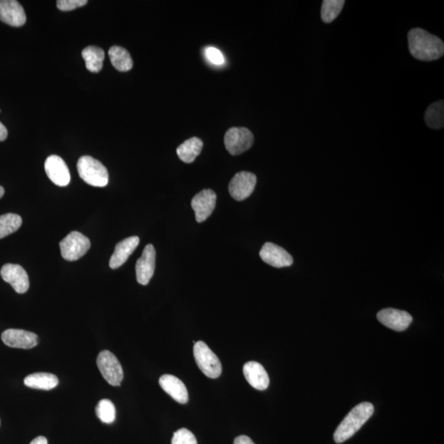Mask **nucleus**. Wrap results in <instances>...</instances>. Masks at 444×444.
<instances>
[{"mask_svg": "<svg viewBox=\"0 0 444 444\" xmlns=\"http://www.w3.org/2000/svg\"><path fill=\"white\" fill-rule=\"evenodd\" d=\"M408 44L410 52L416 60L434 61L444 53L443 41L424 29H411L408 33Z\"/></svg>", "mask_w": 444, "mask_h": 444, "instance_id": "f257e3e1", "label": "nucleus"}, {"mask_svg": "<svg viewBox=\"0 0 444 444\" xmlns=\"http://www.w3.org/2000/svg\"><path fill=\"white\" fill-rule=\"evenodd\" d=\"M373 411V406L370 403H363L355 406L336 430L334 441L336 443H341L354 436L371 419Z\"/></svg>", "mask_w": 444, "mask_h": 444, "instance_id": "f03ea898", "label": "nucleus"}, {"mask_svg": "<svg viewBox=\"0 0 444 444\" xmlns=\"http://www.w3.org/2000/svg\"><path fill=\"white\" fill-rule=\"evenodd\" d=\"M77 168L80 177L86 183L100 188L108 185V170L99 160L90 156H83L78 160Z\"/></svg>", "mask_w": 444, "mask_h": 444, "instance_id": "7ed1b4c3", "label": "nucleus"}, {"mask_svg": "<svg viewBox=\"0 0 444 444\" xmlns=\"http://www.w3.org/2000/svg\"><path fill=\"white\" fill-rule=\"evenodd\" d=\"M194 355L197 366L207 377L217 378L221 376L222 371L221 361L205 342L202 341L195 342Z\"/></svg>", "mask_w": 444, "mask_h": 444, "instance_id": "20e7f679", "label": "nucleus"}, {"mask_svg": "<svg viewBox=\"0 0 444 444\" xmlns=\"http://www.w3.org/2000/svg\"><path fill=\"white\" fill-rule=\"evenodd\" d=\"M96 363L101 376L105 381L111 386H120L123 379H124V371L122 366L113 353L109 351L100 352Z\"/></svg>", "mask_w": 444, "mask_h": 444, "instance_id": "39448f33", "label": "nucleus"}, {"mask_svg": "<svg viewBox=\"0 0 444 444\" xmlns=\"http://www.w3.org/2000/svg\"><path fill=\"white\" fill-rule=\"evenodd\" d=\"M61 255L67 261L81 259L91 248L90 239L78 232L69 233L60 243Z\"/></svg>", "mask_w": 444, "mask_h": 444, "instance_id": "423d86ee", "label": "nucleus"}, {"mask_svg": "<svg viewBox=\"0 0 444 444\" xmlns=\"http://www.w3.org/2000/svg\"><path fill=\"white\" fill-rule=\"evenodd\" d=\"M224 142L227 151L233 156H237L252 147L254 137L248 128L234 127L227 131Z\"/></svg>", "mask_w": 444, "mask_h": 444, "instance_id": "0eeeda50", "label": "nucleus"}, {"mask_svg": "<svg viewBox=\"0 0 444 444\" xmlns=\"http://www.w3.org/2000/svg\"><path fill=\"white\" fill-rule=\"evenodd\" d=\"M256 184L257 177L254 174L242 171L235 175L229 182V192L234 200L242 201L253 194Z\"/></svg>", "mask_w": 444, "mask_h": 444, "instance_id": "6e6552de", "label": "nucleus"}, {"mask_svg": "<svg viewBox=\"0 0 444 444\" xmlns=\"http://www.w3.org/2000/svg\"><path fill=\"white\" fill-rule=\"evenodd\" d=\"M217 205L216 192L212 190H203L192 200L191 206L195 212L197 222H203L212 215Z\"/></svg>", "mask_w": 444, "mask_h": 444, "instance_id": "1a4fd4ad", "label": "nucleus"}, {"mask_svg": "<svg viewBox=\"0 0 444 444\" xmlns=\"http://www.w3.org/2000/svg\"><path fill=\"white\" fill-rule=\"evenodd\" d=\"M45 170L48 178L53 184L60 187H66L71 183V172H69L67 164L61 157L52 155L48 158L45 162Z\"/></svg>", "mask_w": 444, "mask_h": 444, "instance_id": "9d476101", "label": "nucleus"}, {"mask_svg": "<svg viewBox=\"0 0 444 444\" xmlns=\"http://www.w3.org/2000/svg\"><path fill=\"white\" fill-rule=\"evenodd\" d=\"M0 274L3 280L12 286L16 292L24 294L29 291V277L23 267L18 264H5Z\"/></svg>", "mask_w": 444, "mask_h": 444, "instance_id": "9b49d317", "label": "nucleus"}, {"mask_svg": "<svg viewBox=\"0 0 444 444\" xmlns=\"http://www.w3.org/2000/svg\"><path fill=\"white\" fill-rule=\"evenodd\" d=\"M377 319L387 328L397 331L408 329L413 320L409 313L392 308L384 309L379 311Z\"/></svg>", "mask_w": 444, "mask_h": 444, "instance_id": "f8f14e48", "label": "nucleus"}, {"mask_svg": "<svg viewBox=\"0 0 444 444\" xmlns=\"http://www.w3.org/2000/svg\"><path fill=\"white\" fill-rule=\"evenodd\" d=\"M1 339L5 345L12 349L28 350L33 349L38 344L36 334L21 329H10L4 331Z\"/></svg>", "mask_w": 444, "mask_h": 444, "instance_id": "ddd939ff", "label": "nucleus"}, {"mask_svg": "<svg viewBox=\"0 0 444 444\" xmlns=\"http://www.w3.org/2000/svg\"><path fill=\"white\" fill-rule=\"evenodd\" d=\"M155 267H156V250L153 244H148L136 264V277L139 284L143 286L148 284L154 274Z\"/></svg>", "mask_w": 444, "mask_h": 444, "instance_id": "4468645a", "label": "nucleus"}, {"mask_svg": "<svg viewBox=\"0 0 444 444\" xmlns=\"http://www.w3.org/2000/svg\"><path fill=\"white\" fill-rule=\"evenodd\" d=\"M259 255L264 263L277 269L290 267L293 264L291 255L286 250L274 243H266L262 247Z\"/></svg>", "mask_w": 444, "mask_h": 444, "instance_id": "2eb2a0df", "label": "nucleus"}, {"mask_svg": "<svg viewBox=\"0 0 444 444\" xmlns=\"http://www.w3.org/2000/svg\"><path fill=\"white\" fill-rule=\"evenodd\" d=\"M0 21L16 28L24 26L26 21L24 7L16 0H0Z\"/></svg>", "mask_w": 444, "mask_h": 444, "instance_id": "dca6fc26", "label": "nucleus"}, {"mask_svg": "<svg viewBox=\"0 0 444 444\" xmlns=\"http://www.w3.org/2000/svg\"><path fill=\"white\" fill-rule=\"evenodd\" d=\"M160 386L176 402L186 404L189 402V393L186 386L180 378L171 374H164L160 378Z\"/></svg>", "mask_w": 444, "mask_h": 444, "instance_id": "f3484780", "label": "nucleus"}, {"mask_svg": "<svg viewBox=\"0 0 444 444\" xmlns=\"http://www.w3.org/2000/svg\"><path fill=\"white\" fill-rule=\"evenodd\" d=\"M246 381L255 389L264 391L269 386L270 379L265 368L255 361L246 363L243 368Z\"/></svg>", "mask_w": 444, "mask_h": 444, "instance_id": "a211bd4d", "label": "nucleus"}, {"mask_svg": "<svg viewBox=\"0 0 444 444\" xmlns=\"http://www.w3.org/2000/svg\"><path fill=\"white\" fill-rule=\"evenodd\" d=\"M139 238L138 237H132L123 239L122 242L118 243L115 248V252L112 254L110 260V267L112 269H119L130 258L139 244Z\"/></svg>", "mask_w": 444, "mask_h": 444, "instance_id": "6ab92c4d", "label": "nucleus"}, {"mask_svg": "<svg viewBox=\"0 0 444 444\" xmlns=\"http://www.w3.org/2000/svg\"><path fill=\"white\" fill-rule=\"evenodd\" d=\"M26 387L33 389L51 390L58 386V379L50 373H35L24 379Z\"/></svg>", "mask_w": 444, "mask_h": 444, "instance_id": "aec40b11", "label": "nucleus"}, {"mask_svg": "<svg viewBox=\"0 0 444 444\" xmlns=\"http://www.w3.org/2000/svg\"><path fill=\"white\" fill-rule=\"evenodd\" d=\"M203 148V143L200 138L192 137L182 143L177 148V154L182 162L192 163L199 157Z\"/></svg>", "mask_w": 444, "mask_h": 444, "instance_id": "412c9836", "label": "nucleus"}, {"mask_svg": "<svg viewBox=\"0 0 444 444\" xmlns=\"http://www.w3.org/2000/svg\"><path fill=\"white\" fill-rule=\"evenodd\" d=\"M109 56L112 66L118 71L128 72L131 71L133 62L130 56L125 48L120 46H112L109 50Z\"/></svg>", "mask_w": 444, "mask_h": 444, "instance_id": "4be33fe9", "label": "nucleus"}, {"mask_svg": "<svg viewBox=\"0 0 444 444\" xmlns=\"http://www.w3.org/2000/svg\"><path fill=\"white\" fill-rule=\"evenodd\" d=\"M82 56L90 72L99 73L103 69L105 52L101 48L93 46L85 48Z\"/></svg>", "mask_w": 444, "mask_h": 444, "instance_id": "5701e85b", "label": "nucleus"}, {"mask_svg": "<svg viewBox=\"0 0 444 444\" xmlns=\"http://www.w3.org/2000/svg\"><path fill=\"white\" fill-rule=\"evenodd\" d=\"M425 120L427 126L433 128V130H441L443 128V100H438L429 106V108L425 112Z\"/></svg>", "mask_w": 444, "mask_h": 444, "instance_id": "b1692460", "label": "nucleus"}, {"mask_svg": "<svg viewBox=\"0 0 444 444\" xmlns=\"http://www.w3.org/2000/svg\"><path fill=\"white\" fill-rule=\"evenodd\" d=\"M23 220L17 214L8 213L0 216V239L18 231Z\"/></svg>", "mask_w": 444, "mask_h": 444, "instance_id": "393cba45", "label": "nucleus"}, {"mask_svg": "<svg viewBox=\"0 0 444 444\" xmlns=\"http://www.w3.org/2000/svg\"><path fill=\"white\" fill-rule=\"evenodd\" d=\"M344 4V0H324L321 9V17L324 23L330 24L338 18Z\"/></svg>", "mask_w": 444, "mask_h": 444, "instance_id": "a878e982", "label": "nucleus"}, {"mask_svg": "<svg viewBox=\"0 0 444 444\" xmlns=\"http://www.w3.org/2000/svg\"><path fill=\"white\" fill-rule=\"evenodd\" d=\"M95 414L103 423H113L116 417L115 406L108 399L100 400L96 406Z\"/></svg>", "mask_w": 444, "mask_h": 444, "instance_id": "bb28decb", "label": "nucleus"}, {"mask_svg": "<svg viewBox=\"0 0 444 444\" xmlns=\"http://www.w3.org/2000/svg\"><path fill=\"white\" fill-rule=\"evenodd\" d=\"M171 444H197V442L195 435L183 428L175 433Z\"/></svg>", "mask_w": 444, "mask_h": 444, "instance_id": "cd10ccee", "label": "nucleus"}, {"mask_svg": "<svg viewBox=\"0 0 444 444\" xmlns=\"http://www.w3.org/2000/svg\"><path fill=\"white\" fill-rule=\"evenodd\" d=\"M87 0H58L57 8L61 11H72L85 6Z\"/></svg>", "mask_w": 444, "mask_h": 444, "instance_id": "c85d7f7f", "label": "nucleus"}, {"mask_svg": "<svg viewBox=\"0 0 444 444\" xmlns=\"http://www.w3.org/2000/svg\"><path fill=\"white\" fill-rule=\"evenodd\" d=\"M206 56L207 60L215 66H222L224 63V57L222 53L217 49V48L210 47L206 50Z\"/></svg>", "mask_w": 444, "mask_h": 444, "instance_id": "c756f323", "label": "nucleus"}, {"mask_svg": "<svg viewBox=\"0 0 444 444\" xmlns=\"http://www.w3.org/2000/svg\"><path fill=\"white\" fill-rule=\"evenodd\" d=\"M234 444H255L248 436L242 435L235 438Z\"/></svg>", "mask_w": 444, "mask_h": 444, "instance_id": "7c9ffc66", "label": "nucleus"}, {"mask_svg": "<svg viewBox=\"0 0 444 444\" xmlns=\"http://www.w3.org/2000/svg\"><path fill=\"white\" fill-rule=\"evenodd\" d=\"M8 137V130L1 122H0V142L4 141Z\"/></svg>", "mask_w": 444, "mask_h": 444, "instance_id": "2f4dec72", "label": "nucleus"}, {"mask_svg": "<svg viewBox=\"0 0 444 444\" xmlns=\"http://www.w3.org/2000/svg\"><path fill=\"white\" fill-rule=\"evenodd\" d=\"M30 444H48V441L46 440V438L39 436L34 438V440H32Z\"/></svg>", "mask_w": 444, "mask_h": 444, "instance_id": "473e14b6", "label": "nucleus"}, {"mask_svg": "<svg viewBox=\"0 0 444 444\" xmlns=\"http://www.w3.org/2000/svg\"><path fill=\"white\" fill-rule=\"evenodd\" d=\"M4 195V189L3 188L2 186H0V199H1Z\"/></svg>", "mask_w": 444, "mask_h": 444, "instance_id": "72a5a7b5", "label": "nucleus"}, {"mask_svg": "<svg viewBox=\"0 0 444 444\" xmlns=\"http://www.w3.org/2000/svg\"><path fill=\"white\" fill-rule=\"evenodd\" d=\"M0 113H1V110H0Z\"/></svg>", "mask_w": 444, "mask_h": 444, "instance_id": "f704fd0d", "label": "nucleus"}]
</instances>
